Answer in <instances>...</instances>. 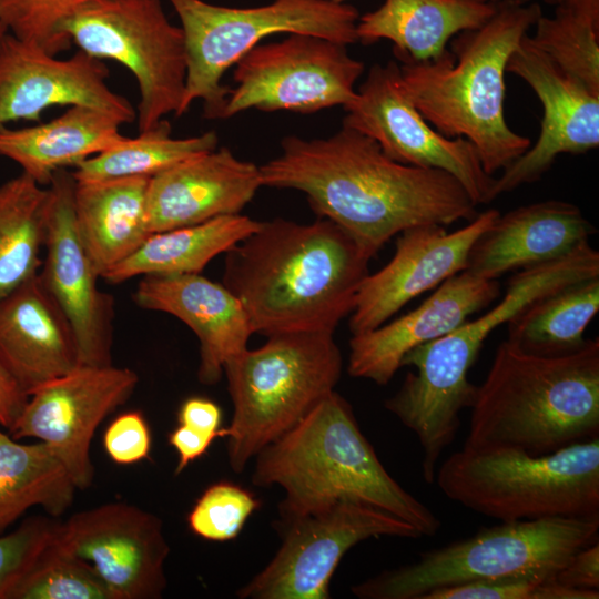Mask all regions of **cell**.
I'll use <instances>...</instances> for the list:
<instances>
[{
    "instance_id": "1",
    "label": "cell",
    "mask_w": 599,
    "mask_h": 599,
    "mask_svg": "<svg viewBox=\"0 0 599 599\" xmlns=\"http://www.w3.org/2000/svg\"><path fill=\"white\" fill-rule=\"evenodd\" d=\"M281 149L260 166L262 185L303 192L317 216L344 229L370 260L408 227L478 214L455 176L396 162L345 125L327 138L285 136Z\"/></svg>"
},
{
    "instance_id": "2",
    "label": "cell",
    "mask_w": 599,
    "mask_h": 599,
    "mask_svg": "<svg viewBox=\"0 0 599 599\" xmlns=\"http://www.w3.org/2000/svg\"><path fill=\"white\" fill-rule=\"evenodd\" d=\"M369 261L328 219H274L225 252L222 283L243 305L254 333L334 332L351 314Z\"/></svg>"
},
{
    "instance_id": "3",
    "label": "cell",
    "mask_w": 599,
    "mask_h": 599,
    "mask_svg": "<svg viewBox=\"0 0 599 599\" xmlns=\"http://www.w3.org/2000/svg\"><path fill=\"white\" fill-rule=\"evenodd\" d=\"M541 16L532 1L498 2L484 24L456 35L453 51L399 65L403 89L425 120L447 138L468 140L493 176L531 145L506 122L505 73L511 53Z\"/></svg>"
},
{
    "instance_id": "4",
    "label": "cell",
    "mask_w": 599,
    "mask_h": 599,
    "mask_svg": "<svg viewBox=\"0 0 599 599\" xmlns=\"http://www.w3.org/2000/svg\"><path fill=\"white\" fill-rule=\"evenodd\" d=\"M470 408L464 448L546 455L599 437V338L561 356L502 341Z\"/></svg>"
},
{
    "instance_id": "5",
    "label": "cell",
    "mask_w": 599,
    "mask_h": 599,
    "mask_svg": "<svg viewBox=\"0 0 599 599\" xmlns=\"http://www.w3.org/2000/svg\"><path fill=\"white\" fill-rule=\"evenodd\" d=\"M255 458L252 483L285 490L282 519L352 500L405 520L422 536H434L441 526L387 473L351 405L335 390Z\"/></svg>"
},
{
    "instance_id": "6",
    "label": "cell",
    "mask_w": 599,
    "mask_h": 599,
    "mask_svg": "<svg viewBox=\"0 0 599 599\" xmlns=\"http://www.w3.org/2000/svg\"><path fill=\"white\" fill-rule=\"evenodd\" d=\"M597 275L599 252L590 242L561 258L517 271L497 305L405 355L402 366H414L416 372L407 373L388 399L390 410L424 439H454L459 415L471 407L475 397L476 386L468 380V372L490 333L537 297Z\"/></svg>"
},
{
    "instance_id": "7",
    "label": "cell",
    "mask_w": 599,
    "mask_h": 599,
    "mask_svg": "<svg viewBox=\"0 0 599 599\" xmlns=\"http://www.w3.org/2000/svg\"><path fill=\"white\" fill-rule=\"evenodd\" d=\"M334 332L298 331L266 336L224 365L233 416L220 437L227 439L229 463L246 464L300 423L334 392L343 367Z\"/></svg>"
},
{
    "instance_id": "8",
    "label": "cell",
    "mask_w": 599,
    "mask_h": 599,
    "mask_svg": "<svg viewBox=\"0 0 599 599\" xmlns=\"http://www.w3.org/2000/svg\"><path fill=\"white\" fill-rule=\"evenodd\" d=\"M599 517L500 521L471 537L352 587L363 599H422L446 587L494 580H554L579 549L598 540Z\"/></svg>"
},
{
    "instance_id": "9",
    "label": "cell",
    "mask_w": 599,
    "mask_h": 599,
    "mask_svg": "<svg viewBox=\"0 0 599 599\" xmlns=\"http://www.w3.org/2000/svg\"><path fill=\"white\" fill-rule=\"evenodd\" d=\"M435 480L453 501L499 521L599 517V437L555 453L463 448Z\"/></svg>"
},
{
    "instance_id": "10",
    "label": "cell",
    "mask_w": 599,
    "mask_h": 599,
    "mask_svg": "<svg viewBox=\"0 0 599 599\" xmlns=\"http://www.w3.org/2000/svg\"><path fill=\"white\" fill-rule=\"evenodd\" d=\"M184 33L187 72L184 114L202 100L204 116L220 119L230 88L222 83L227 69L264 38L300 33L345 45L358 41V10L334 0H274L253 8H231L203 0H169Z\"/></svg>"
},
{
    "instance_id": "11",
    "label": "cell",
    "mask_w": 599,
    "mask_h": 599,
    "mask_svg": "<svg viewBox=\"0 0 599 599\" xmlns=\"http://www.w3.org/2000/svg\"><path fill=\"white\" fill-rule=\"evenodd\" d=\"M60 31L79 50L114 60L131 71L139 91V132L169 114L182 115L187 72L181 27L160 0H93L68 18Z\"/></svg>"
},
{
    "instance_id": "12",
    "label": "cell",
    "mask_w": 599,
    "mask_h": 599,
    "mask_svg": "<svg viewBox=\"0 0 599 599\" xmlns=\"http://www.w3.org/2000/svg\"><path fill=\"white\" fill-rule=\"evenodd\" d=\"M234 67L236 85L230 88L221 120L250 109L314 113L344 106L355 98L364 71L347 45L300 33L255 45Z\"/></svg>"
},
{
    "instance_id": "13",
    "label": "cell",
    "mask_w": 599,
    "mask_h": 599,
    "mask_svg": "<svg viewBox=\"0 0 599 599\" xmlns=\"http://www.w3.org/2000/svg\"><path fill=\"white\" fill-rule=\"evenodd\" d=\"M283 541L266 567L243 586L246 599H327L343 556L368 538H419L405 520L368 505L339 500L321 510L282 519Z\"/></svg>"
},
{
    "instance_id": "14",
    "label": "cell",
    "mask_w": 599,
    "mask_h": 599,
    "mask_svg": "<svg viewBox=\"0 0 599 599\" xmlns=\"http://www.w3.org/2000/svg\"><path fill=\"white\" fill-rule=\"evenodd\" d=\"M343 108V125L373 139L392 160L448 172L476 205L494 200L495 176L485 172L474 145L443 135L425 120L406 95L395 61L372 65L355 98Z\"/></svg>"
},
{
    "instance_id": "15",
    "label": "cell",
    "mask_w": 599,
    "mask_h": 599,
    "mask_svg": "<svg viewBox=\"0 0 599 599\" xmlns=\"http://www.w3.org/2000/svg\"><path fill=\"white\" fill-rule=\"evenodd\" d=\"M139 383L126 367L78 365L33 389L8 430L17 439L48 444L68 469L78 489L94 478L90 445L102 420L125 404Z\"/></svg>"
},
{
    "instance_id": "16",
    "label": "cell",
    "mask_w": 599,
    "mask_h": 599,
    "mask_svg": "<svg viewBox=\"0 0 599 599\" xmlns=\"http://www.w3.org/2000/svg\"><path fill=\"white\" fill-rule=\"evenodd\" d=\"M52 539L88 564L112 599L162 597L170 547L155 515L124 502L105 504L57 522Z\"/></svg>"
},
{
    "instance_id": "17",
    "label": "cell",
    "mask_w": 599,
    "mask_h": 599,
    "mask_svg": "<svg viewBox=\"0 0 599 599\" xmlns=\"http://www.w3.org/2000/svg\"><path fill=\"white\" fill-rule=\"evenodd\" d=\"M44 257L39 275L69 321L79 365H112L113 297L98 286V274L77 230L72 173L58 171L51 183Z\"/></svg>"
},
{
    "instance_id": "18",
    "label": "cell",
    "mask_w": 599,
    "mask_h": 599,
    "mask_svg": "<svg viewBox=\"0 0 599 599\" xmlns=\"http://www.w3.org/2000/svg\"><path fill=\"white\" fill-rule=\"evenodd\" d=\"M506 70L534 90L542 118L536 143L495 177L494 199L538 181L560 154H582L599 146V94L560 69L528 33Z\"/></svg>"
},
{
    "instance_id": "19",
    "label": "cell",
    "mask_w": 599,
    "mask_h": 599,
    "mask_svg": "<svg viewBox=\"0 0 599 599\" xmlns=\"http://www.w3.org/2000/svg\"><path fill=\"white\" fill-rule=\"evenodd\" d=\"M108 78L103 61L81 50L58 59L8 32L0 42V130L19 120L39 122L52 105H88L132 122L136 111Z\"/></svg>"
},
{
    "instance_id": "20",
    "label": "cell",
    "mask_w": 599,
    "mask_h": 599,
    "mask_svg": "<svg viewBox=\"0 0 599 599\" xmlns=\"http://www.w3.org/2000/svg\"><path fill=\"white\" fill-rule=\"evenodd\" d=\"M500 212L488 209L454 232L439 224L408 227L398 234L395 253L363 281L349 314L353 335L374 329L426 291L466 270L475 241Z\"/></svg>"
},
{
    "instance_id": "21",
    "label": "cell",
    "mask_w": 599,
    "mask_h": 599,
    "mask_svg": "<svg viewBox=\"0 0 599 599\" xmlns=\"http://www.w3.org/2000/svg\"><path fill=\"white\" fill-rule=\"evenodd\" d=\"M500 296L498 280L465 270L447 278L417 308L389 323L355 334L347 370L353 377L386 385L415 347L454 331Z\"/></svg>"
},
{
    "instance_id": "22",
    "label": "cell",
    "mask_w": 599,
    "mask_h": 599,
    "mask_svg": "<svg viewBox=\"0 0 599 599\" xmlns=\"http://www.w3.org/2000/svg\"><path fill=\"white\" fill-rule=\"evenodd\" d=\"M263 186L260 166L226 148L187 159L149 180L150 233L238 214Z\"/></svg>"
},
{
    "instance_id": "23",
    "label": "cell",
    "mask_w": 599,
    "mask_h": 599,
    "mask_svg": "<svg viewBox=\"0 0 599 599\" xmlns=\"http://www.w3.org/2000/svg\"><path fill=\"white\" fill-rule=\"evenodd\" d=\"M133 301L143 309L170 314L193 331L200 344L197 377L205 385L221 379L226 362L247 348L254 333L238 298L201 273L144 276Z\"/></svg>"
},
{
    "instance_id": "24",
    "label": "cell",
    "mask_w": 599,
    "mask_h": 599,
    "mask_svg": "<svg viewBox=\"0 0 599 599\" xmlns=\"http://www.w3.org/2000/svg\"><path fill=\"white\" fill-rule=\"evenodd\" d=\"M597 232L579 206L561 200L522 205L499 216L475 241L466 270L498 280L506 273L561 258Z\"/></svg>"
},
{
    "instance_id": "25",
    "label": "cell",
    "mask_w": 599,
    "mask_h": 599,
    "mask_svg": "<svg viewBox=\"0 0 599 599\" xmlns=\"http://www.w3.org/2000/svg\"><path fill=\"white\" fill-rule=\"evenodd\" d=\"M0 365L28 395L79 365L71 325L39 273L0 298Z\"/></svg>"
},
{
    "instance_id": "26",
    "label": "cell",
    "mask_w": 599,
    "mask_h": 599,
    "mask_svg": "<svg viewBox=\"0 0 599 599\" xmlns=\"http://www.w3.org/2000/svg\"><path fill=\"white\" fill-rule=\"evenodd\" d=\"M122 122L88 105H71L47 123L0 130V155L16 162L39 185H49L54 174L104 152L128 136Z\"/></svg>"
},
{
    "instance_id": "27",
    "label": "cell",
    "mask_w": 599,
    "mask_h": 599,
    "mask_svg": "<svg viewBox=\"0 0 599 599\" xmlns=\"http://www.w3.org/2000/svg\"><path fill=\"white\" fill-rule=\"evenodd\" d=\"M496 3L474 0H384L374 11L359 16L358 41L370 44L389 40L403 62L436 59L458 33L484 24Z\"/></svg>"
},
{
    "instance_id": "28",
    "label": "cell",
    "mask_w": 599,
    "mask_h": 599,
    "mask_svg": "<svg viewBox=\"0 0 599 599\" xmlns=\"http://www.w3.org/2000/svg\"><path fill=\"white\" fill-rule=\"evenodd\" d=\"M149 180H74L72 203L77 230L101 278L151 234L146 215Z\"/></svg>"
},
{
    "instance_id": "29",
    "label": "cell",
    "mask_w": 599,
    "mask_h": 599,
    "mask_svg": "<svg viewBox=\"0 0 599 599\" xmlns=\"http://www.w3.org/2000/svg\"><path fill=\"white\" fill-rule=\"evenodd\" d=\"M260 221L232 214L150 234L140 247L102 276L120 284L135 276L200 274L217 255L255 231Z\"/></svg>"
},
{
    "instance_id": "30",
    "label": "cell",
    "mask_w": 599,
    "mask_h": 599,
    "mask_svg": "<svg viewBox=\"0 0 599 599\" xmlns=\"http://www.w3.org/2000/svg\"><path fill=\"white\" fill-rule=\"evenodd\" d=\"M77 489L48 444L18 443L0 427V535L35 506L52 517L61 516Z\"/></svg>"
},
{
    "instance_id": "31",
    "label": "cell",
    "mask_w": 599,
    "mask_h": 599,
    "mask_svg": "<svg viewBox=\"0 0 599 599\" xmlns=\"http://www.w3.org/2000/svg\"><path fill=\"white\" fill-rule=\"evenodd\" d=\"M599 311V275L566 284L528 303L507 324V341L538 356L581 348L585 331Z\"/></svg>"
},
{
    "instance_id": "32",
    "label": "cell",
    "mask_w": 599,
    "mask_h": 599,
    "mask_svg": "<svg viewBox=\"0 0 599 599\" xmlns=\"http://www.w3.org/2000/svg\"><path fill=\"white\" fill-rule=\"evenodd\" d=\"M49 187L24 173L0 184V298L42 266Z\"/></svg>"
},
{
    "instance_id": "33",
    "label": "cell",
    "mask_w": 599,
    "mask_h": 599,
    "mask_svg": "<svg viewBox=\"0 0 599 599\" xmlns=\"http://www.w3.org/2000/svg\"><path fill=\"white\" fill-rule=\"evenodd\" d=\"M217 143L214 131L190 138H172L171 125L163 119L139 132L138 136H128L115 146L82 161L72 176L77 182L151 179L187 159L216 149Z\"/></svg>"
},
{
    "instance_id": "34",
    "label": "cell",
    "mask_w": 599,
    "mask_h": 599,
    "mask_svg": "<svg viewBox=\"0 0 599 599\" xmlns=\"http://www.w3.org/2000/svg\"><path fill=\"white\" fill-rule=\"evenodd\" d=\"M532 41L560 69L599 94V0H565L535 23Z\"/></svg>"
},
{
    "instance_id": "35",
    "label": "cell",
    "mask_w": 599,
    "mask_h": 599,
    "mask_svg": "<svg viewBox=\"0 0 599 599\" xmlns=\"http://www.w3.org/2000/svg\"><path fill=\"white\" fill-rule=\"evenodd\" d=\"M10 599H112V596L88 564L62 549L51 537L14 586Z\"/></svg>"
},
{
    "instance_id": "36",
    "label": "cell",
    "mask_w": 599,
    "mask_h": 599,
    "mask_svg": "<svg viewBox=\"0 0 599 599\" xmlns=\"http://www.w3.org/2000/svg\"><path fill=\"white\" fill-rule=\"evenodd\" d=\"M93 0H0V22L17 39L58 55L70 49L62 23Z\"/></svg>"
},
{
    "instance_id": "37",
    "label": "cell",
    "mask_w": 599,
    "mask_h": 599,
    "mask_svg": "<svg viewBox=\"0 0 599 599\" xmlns=\"http://www.w3.org/2000/svg\"><path fill=\"white\" fill-rule=\"evenodd\" d=\"M260 506L255 496L227 481L210 486L187 516L190 529L203 539L229 541L238 536Z\"/></svg>"
},
{
    "instance_id": "38",
    "label": "cell",
    "mask_w": 599,
    "mask_h": 599,
    "mask_svg": "<svg viewBox=\"0 0 599 599\" xmlns=\"http://www.w3.org/2000/svg\"><path fill=\"white\" fill-rule=\"evenodd\" d=\"M599 591L577 590L554 580L476 581L433 590L422 599H598Z\"/></svg>"
},
{
    "instance_id": "39",
    "label": "cell",
    "mask_w": 599,
    "mask_h": 599,
    "mask_svg": "<svg viewBox=\"0 0 599 599\" xmlns=\"http://www.w3.org/2000/svg\"><path fill=\"white\" fill-rule=\"evenodd\" d=\"M57 522L30 517L13 531L0 535V599L11 591L51 539Z\"/></svg>"
},
{
    "instance_id": "40",
    "label": "cell",
    "mask_w": 599,
    "mask_h": 599,
    "mask_svg": "<svg viewBox=\"0 0 599 599\" xmlns=\"http://www.w3.org/2000/svg\"><path fill=\"white\" fill-rule=\"evenodd\" d=\"M103 445L109 457L119 465H131L148 458L151 449L150 428L140 412H125L108 426Z\"/></svg>"
},
{
    "instance_id": "41",
    "label": "cell",
    "mask_w": 599,
    "mask_h": 599,
    "mask_svg": "<svg viewBox=\"0 0 599 599\" xmlns=\"http://www.w3.org/2000/svg\"><path fill=\"white\" fill-rule=\"evenodd\" d=\"M555 581L571 589L599 590L598 540L576 551L557 572Z\"/></svg>"
},
{
    "instance_id": "42",
    "label": "cell",
    "mask_w": 599,
    "mask_h": 599,
    "mask_svg": "<svg viewBox=\"0 0 599 599\" xmlns=\"http://www.w3.org/2000/svg\"><path fill=\"white\" fill-rule=\"evenodd\" d=\"M179 424L220 437L222 412L212 400L191 397L183 402L177 414Z\"/></svg>"
},
{
    "instance_id": "43",
    "label": "cell",
    "mask_w": 599,
    "mask_h": 599,
    "mask_svg": "<svg viewBox=\"0 0 599 599\" xmlns=\"http://www.w3.org/2000/svg\"><path fill=\"white\" fill-rule=\"evenodd\" d=\"M216 437L185 425H179L170 435L169 443L179 454L175 474H180L193 460L201 457Z\"/></svg>"
},
{
    "instance_id": "44",
    "label": "cell",
    "mask_w": 599,
    "mask_h": 599,
    "mask_svg": "<svg viewBox=\"0 0 599 599\" xmlns=\"http://www.w3.org/2000/svg\"><path fill=\"white\" fill-rule=\"evenodd\" d=\"M29 395L0 365V427L10 429L21 414Z\"/></svg>"
},
{
    "instance_id": "45",
    "label": "cell",
    "mask_w": 599,
    "mask_h": 599,
    "mask_svg": "<svg viewBox=\"0 0 599 599\" xmlns=\"http://www.w3.org/2000/svg\"><path fill=\"white\" fill-rule=\"evenodd\" d=\"M474 1L481 2V3H498L502 1H516V2L526 3V2H531L532 0H474Z\"/></svg>"
},
{
    "instance_id": "46",
    "label": "cell",
    "mask_w": 599,
    "mask_h": 599,
    "mask_svg": "<svg viewBox=\"0 0 599 599\" xmlns=\"http://www.w3.org/2000/svg\"><path fill=\"white\" fill-rule=\"evenodd\" d=\"M8 33L7 29L4 28V26L0 22V42L2 40V38Z\"/></svg>"
},
{
    "instance_id": "47",
    "label": "cell",
    "mask_w": 599,
    "mask_h": 599,
    "mask_svg": "<svg viewBox=\"0 0 599 599\" xmlns=\"http://www.w3.org/2000/svg\"><path fill=\"white\" fill-rule=\"evenodd\" d=\"M544 1H545L546 3H548V4H551V6H555V7H556L557 4L561 3V2L565 1V0H544Z\"/></svg>"
},
{
    "instance_id": "48",
    "label": "cell",
    "mask_w": 599,
    "mask_h": 599,
    "mask_svg": "<svg viewBox=\"0 0 599 599\" xmlns=\"http://www.w3.org/2000/svg\"><path fill=\"white\" fill-rule=\"evenodd\" d=\"M334 1H337V2H346L347 0H334Z\"/></svg>"
}]
</instances>
